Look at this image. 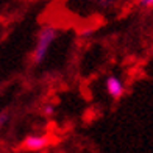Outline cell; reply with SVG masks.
Returning <instances> with one entry per match:
<instances>
[{
	"label": "cell",
	"instance_id": "cell-3",
	"mask_svg": "<svg viewBox=\"0 0 153 153\" xmlns=\"http://www.w3.org/2000/svg\"><path fill=\"white\" fill-rule=\"evenodd\" d=\"M48 145V137L45 134H28L24 139V149L30 152H39Z\"/></svg>",
	"mask_w": 153,
	"mask_h": 153
},
{
	"label": "cell",
	"instance_id": "cell-1",
	"mask_svg": "<svg viewBox=\"0 0 153 153\" xmlns=\"http://www.w3.org/2000/svg\"><path fill=\"white\" fill-rule=\"evenodd\" d=\"M58 36V28L53 25H44L39 30L36 36V42H34V48L31 53V59L34 64H41L48 55L52 44L55 42V39Z\"/></svg>",
	"mask_w": 153,
	"mask_h": 153
},
{
	"label": "cell",
	"instance_id": "cell-5",
	"mask_svg": "<svg viewBox=\"0 0 153 153\" xmlns=\"http://www.w3.org/2000/svg\"><path fill=\"white\" fill-rule=\"evenodd\" d=\"M136 3L144 10H153V0H136Z\"/></svg>",
	"mask_w": 153,
	"mask_h": 153
},
{
	"label": "cell",
	"instance_id": "cell-4",
	"mask_svg": "<svg viewBox=\"0 0 153 153\" xmlns=\"http://www.w3.org/2000/svg\"><path fill=\"white\" fill-rule=\"evenodd\" d=\"M53 113H55V106L52 105V103H44V105L41 106V114L42 116L50 117V116H53Z\"/></svg>",
	"mask_w": 153,
	"mask_h": 153
},
{
	"label": "cell",
	"instance_id": "cell-7",
	"mask_svg": "<svg viewBox=\"0 0 153 153\" xmlns=\"http://www.w3.org/2000/svg\"><path fill=\"white\" fill-rule=\"evenodd\" d=\"M8 117H10V114H8V113H0V127L6 123V120H8Z\"/></svg>",
	"mask_w": 153,
	"mask_h": 153
},
{
	"label": "cell",
	"instance_id": "cell-2",
	"mask_svg": "<svg viewBox=\"0 0 153 153\" xmlns=\"http://www.w3.org/2000/svg\"><path fill=\"white\" fill-rule=\"evenodd\" d=\"M105 89H106V92L111 99L119 100L125 94V83L117 75H109L105 81Z\"/></svg>",
	"mask_w": 153,
	"mask_h": 153
},
{
	"label": "cell",
	"instance_id": "cell-6",
	"mask_svg": "<svg viewBox=\"0 0 153 153\" xmlns=\"http://www.w3.org/2000/svg\"><path fill=\"white\" fill-rule=\"evenodd\" d=\"M86 2L94 3V5H99V6H105V5H108L111 2V0H86Z\"/></svg>",
	"mask_w": 153,
	"mask_h": 153
}]
</instances>
